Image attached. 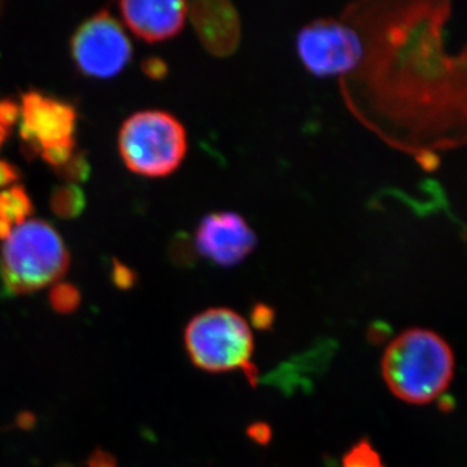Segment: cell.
<instances>
[{
	"mask_svg": "<svg viewBox=\"0 0 467 467\" xmlns=\"http://www.w3.org/2000/svg\"><path fill=\"white\" fill-rule=\"evenodd\" d=\"M382 376L393 396L411 405H426L451 386L456 368L450 343L429 328L402 331L384 350Z\"/></svg>",
	"mask_w": 467,
	"mask_h": 467,
	"instance_id": "cell-1",
	"label": "cell"
},
{
	"mask_svg": "<svg viewBox=\"0 0 467 467\" xmlns=\"http://www.w3.org/2000/svg\"><path fill=\"white\" fill-rule=\"evenodd\" d=\"M69 264L60 234L46 221L29 218L2 243L0 281L9 294H32L57 284Z\"/></svg>",
	"mask_w": 467,
	"mask_h": 467,
	"instance_id": "cell-2",
	"label": "cell"
},
{
	"mask_svg": "<svg viewBox=\"0 0 467 467\" xmlns=\"http://www.w3.org/2000/svg\"><path fill=\"white\" fill-rule=\"evenodd\" d=\"M184 347L196 368L208 373L241 370L252 384L257 374L252 364L254 339L247 319L230 308H211L190 319Z\"/></svg>",
	"mask_w": 467,
	"mask_h": 467,
	"instance_id": "cell-3",
	"label": "cell"
},
{
	"mask_svg": "<svg viewBox=\"0 0 467 467\" xmlns=\"http://www.w3.org/2000/svg\"><path fill=\"white\" fill-rule=\"evenodd\" d=\"M126 167L143 177H167L182 164L187 152L183 125L164 110H144L129 117L119 135Z\"/></svg>",
	"mask_w": 467,
	"mask_h": 467,
	"instance_id": "cell-4",
	"label": "cell"
},
{
	"mask_svg": "<svg viewBox=\"0 0 467 467\" xmlns=\"http://www.w3.org/2000/svg\"><path fill=\"white\" fill-rule=\"evenodd\" d=\"M20 133L27 146L51 167L61 169L76 156V109L70 104L30 91L23 95Z\"/></svg>",
	"mask_w": 467,
	"mask_h": 467,
	"instance_id": "cell-5",
	"label": "cell"
},
{
	"mask_svg": "<svg viewBox=\"0 0 467 467\" xmlns=\"http://www.w3.org/2000/svg\"><path fill=\"white\" fill-rule=\"evenodd\" d=\"M296 51L310 75H348L361 66L365 57L364 39L352 26L334 18H321L301 27Z\"/></svg>",
	"mask_w": 467,
	"mask_h": 467,
	"instance_id": "cell-6",
	"label": "cell"
},
{
	"mask_svg": "<svg viewBox=\"0 0 467 467\" xmlns=\"http://www.w3.org/2000/svg\"><path fill=\"white\" fill-rule=\"evenodd\" d=\"M133 48L125 30L109 12L101 11L88 18L72 39L76 66L86 76L110 78L124 70Z\"/></svg>",
	"mask_w": 467,
	"mask_h": 467,
	"instance_id": "cell-7",
	"label": "cell"
},
{
	"mask_svg": "<svg viewBox=\"0 0 467 467\" xmlns=\"http://www.w3.org/2000/svg\"><path fill=\"white\" fill-rule=\"evenodd\" d=\"M196 248L218 266L239 265L254 251L257 235L242 214L213 212L202 218L196 230Z\"/></svg>",
	"mask_w": 467,
	"mask_h": 467,
	"instance_id": "cell-8",
	"label": "cell"
},
{
	"mask_svg": "<svg viewBox=\"0 0 467 467\" xmlns=\"http://www.w3.org/2000/svg\"><path fill=\"white\" fill-rule=\"evenodd\" d=\"M125 24L143 41L155 43L173 38L186 23L189 5L181 0H142L119 3Z\"/></svg>",
	"mask_w": 467,
	"mask_h": 467,
	"instance_id": "cell-9",
	"label": "cell"
},
{
	"mask_svg": "<svg viewBox=\"0 0 467 467\" xmlns=\"http://www.w3.org/2000/svg\"><path fill=\"white\" fill-rule=\"evenodd\" d=\"M189 12L196 33L208 52L225 57L238 50L241 18L232 3H192Z\"/></svg>",
	"mask_w": 467,
	"mask_h": 467,
	"instance_id": "cell-10",
	"label": "cell"
},
{
	"mask_svg": "<svg viewBox=\"0 0 467 467\" xmlns=\"http://www.w3.org/2000/svg\"><path fill=\"white\" fill-rule=\"evenodd\" d=\"M32 213V201L23 187L0 190V241L8 238L12 230L29 220Z\"/></svg>",
	"mask_w": 467,
	"mask_h": 467,
	"instance_id": "cell-11",
	"label": "cell"
},
{
	"mask_svg": "<svg viewBox=\"0 0 467 467\" xmlns=\"http://www.w3.org/2000/svg\"><path fill=\"white\" fill-rule=\"evenodd\" d=\"M51 207L58 217L75 218L79 216L85 208L84 192L73 184L58 187L52 193Z\"/></svg>",
	"mask_w": 467,
	"mask_h": 467,
	"instance_id": "cell-12",
	"label": "cell"
},
{
	"mask_svg": "<svg viewBox=\"0 0 467 467\" xmlns=\"http://www.w3.org/2000/svg\"><path fill=\"white\" fill-rule=\"evenodd\" d=\"M342 467H386L382 457L368 439L356 442L342 459Z\"/></svg>",
	"mask_w": 467,
	"mask_h": 467,
	"instance_id": "cell-13",
	"label": "cell"
},
{
	"mask_svg": "<svg viewBox=\"0 0 467 467\" xmlns=\"http://www.w3.org/2000/svg\"><path fill=\"white\" fill-rule=\"evenodd\" d=\"M52 308L58 313H72L81 303V295L75 285L55 284L50 292Z\"/></svg>",
	"mask_w": 467,
	"mask_h": 467,
	"instance_id": "cell-14",
	"label": "cell"
},
{
	"mask_svg": "<svg viewBox=\"0 0 467 467\" xmlns=\"http://www.w3.org/2000/svg\"><path fill=\"white\" fill-rule=\"evenodd\" d=\"M18 107L14 101L0 100V147L8 137L12 126L16 124Z\"/></svg>",
	"mask_w": 467,
	"mask_h": 467,
	"instance_id": "cell-15",
	"label": "cell"
},
{
	"mask_svg": "<svg viewBox=\"0 0 467 467\" xmlns=\"http://www.w3.org/2000/svg\"><path fill=\"white\" fill-rule=\"evenodd\" d=\"M18 180V171L14 165L0 160V190L8 189Z\"/></svg>",
	"mask_w": 467,
	"mask_h": 467,
	"instance_id": "cell-16",
	"label": "cell"
},
{
	"mask_svg": "<svg viewBox=\"0 0 467 467\" xmlns=\"http://www.w3.org/2000/svg\"><path fill=\"white\" fill-rule=\"evenodd\" d=\"M88 467H117L116 459L107 451L97 450L88 459Z\"/></svg>",
	"mask_w": 467,
	"mask_h": 467,
	"instance_id": "cell-17",
	"label": "cell"
},
{
	"mask_svg": "<svg viewBox=\"0 0 467 467\" xmlns=\"http://www.w3.org/2000/svg\"><path fill=\"white\" fill-rule=\"evenodd\" d=\"M144 70H146L147 75L153 77V78H161L167 73V67H165L164 61L152 58V60L146 61Z\"/></svg>",
	"mask_w": 467,
	"mask_h": 467,
	"instance_id": "cell-18",
	"label": "cell"
},
{
	"mask_svg": "<svg viewBox=\"0 0 467 467\" xmlns=\"http://www.w3.org/2000/svg\"><path fill=\"white\" fill-rule=\"evenodd\" d=\"M254 324L264 327V326L269 325L272 322V312L266 306H259L254 312Z\"/></svg>",
	"mask_w": 467,
	"mask_h": 467,
	"instance_id": "cell-19",
	"label": "cell"
},
{
	"mask_svg": "<svg viewBox=\"0 0 467 467\" xmlns=\"http://www.w3.org/2000/svg\"><path fill=\"white\" fill-rule=\"evenodd\" d=\"M116 284L121 285V287H128L133 284V275L130 270L126 269L124 266L116 267Z\"/></svg>",
	"mask_w": 467,
	"mask_h": 467,
	"instance_id": "cell-20",
	"label": "cell"
}]
</instances>
